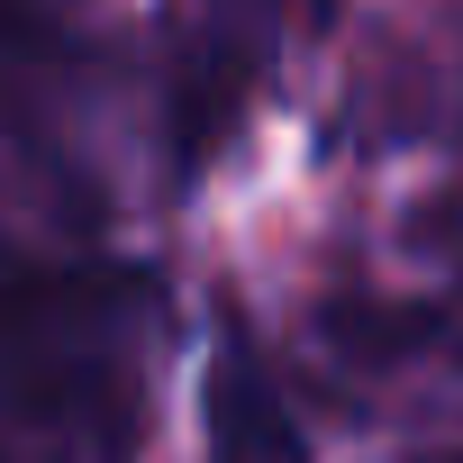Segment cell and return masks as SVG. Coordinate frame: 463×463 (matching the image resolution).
Instances as JSON below:
<instances>
[{
  "label": "cell",
  "instance_id": "3957f363",
  "mask_svg": "<svg viewBox=\"0 0 463 463\" xmlns=\"http://www.w3.org/2000/svg\"><path fill=\"white\" fill-rule=\"evenodd\" d=\"M0 463H19V454H10V445H0Z\"/></svg>",
  "mask_w": 463,
  "mask_h": 463
},
{
  "label": "cell",
  "instance_id": "7a4b0ae2",
  "mask_svg": "<svg viewBox=\"0 0 463 463\" xmlns=\"http://www.w3.org/2000/svg\"><path fill=\"white\" fill-rule=\"evenodd\" d=\"M200 427H209V463H309L300 427L282 409V382H273V364H264V345L237 309H218V336H209Z\"/></svg>",
  "mask_w": 463,
  "mask_h": 463
},
{
  "label": "cell",
  "instance_id": "6da1fadb",
  "mask_svg": "<svg viewBox=\"0 0 463 463\" xmlns=\"http://www.w3.org/2000/svg\"><path fill=\"white\" fill-rule=\"evenodd\" d=\"M155 327V273L55 264L0 237V418L55 454H137V354Z\"/></svg>",
  "mask_w": 463,
  "mask_h": 463
}]
</instances>
